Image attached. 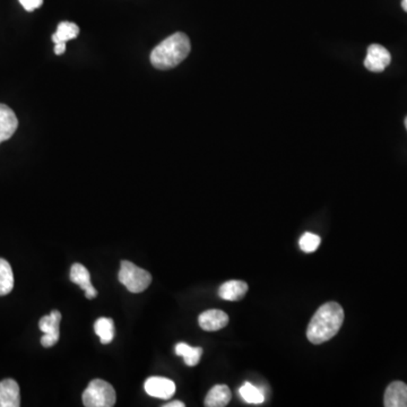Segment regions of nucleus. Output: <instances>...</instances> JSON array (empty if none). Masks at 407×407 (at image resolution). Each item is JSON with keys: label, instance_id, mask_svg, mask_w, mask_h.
I'll return each instance as SVG.
<instances>
[{"label": "nucleus", "instance_id": "f257e3e1", "mask_svg": "<svg viewBox=\"0 0 407 407\" xmlns=\"http://www.w3.org/2000/svg\"><path fill=\"white\" fill-rule=\"evenodd\" d=\"M344 310L337 302L322 305L311 318L307 328V337L312 344L328 342L337 335L344 322Z\"/></svg>", "mask_w": 407, "mask_h": 407}, {"label": "nucleus", "instance_id": "f03ea898", "mask_svg": "<svg viewBox=\"0 0 407 407\" xmlns=\"http://www.w3.org/2000/svg\"><path fill=\"white\" fill-rule=\"evenodd\" d=\"M190 50L189 37L182 32H177L153 49L151 62L160 71L172 69L186 59Z\"/></svg>", "mask_w": 407, "mask_h": 407}, {"label": "nucleus", "instance_id": "7ed1b4c3", "mask_svg": "<svg viewBox=\"0 0 407 407\" xmlns=\"http://www.w3.org/2000/svg\"><path fill=\"white\" fill-rule=\"evenodd\" d=\"M116 401L114 388L101 379L92 380L83 393V404L86 407H111Z\"/></svg>", "mask_w": 407, "mask_h": 407}, {"label": "nucleus", "instance_id": "20e7f679", "mask_svg": "<svg viewBox=\"0 0 407 407\" xmlns=\"http://www.w3.org/2000/svg\"><path fill=\"white\" fill-rule=\"evenodd\" d=\"M118 278L119 282L131 293L144 292L152 283V275L148 271L128 260H122L120 264Z\"/></svg>", "mask_w": 407, "mask_h": 407}, {"label": "nucleus", "instance_id": "39448f33", "mask_svg": "<svg viewBox=\"0 0 407 407\" xmlns=\"http://www.w3.org/2000/svg\"><path fill=\"white\" fill-rule=\"evenodd\" d=\"M60 322H61V314L58 310H52L50 314L42 317L40 319V331L43 333L41 344L45 348H51L59 341Z\"/></svg>", "mask_w": 407, "mask_h": 407}, {"label": "nucleus", "instance_id": "423d86ee", "mask_svg": "<svg viewBox=\"0 0 407 407\" xmlns=\"http://www.w3.org/2000/svg\"><path fill=\"white\" fill-rule=\"evenodd\" d=\"M391 61V56L389 51L380 45H371L367 48V57H365V66L367 71L372 73H382L389 66Z\"/></svg>", "mask_w": 407, "mask_h": 407}, {"label": "nucleus", "instance_id": "0eeeda50", "mask_svg": "<svg viewBox=\"0 0 407 407\" xmlns=\"http://www.w3.org/2000/svg\"><path fill=\"white\" fill-rule=\"evenodd\" d=\"M144 388L148 395L156 399H170L175 393V382L163 377H151L145 382Z\"/></svg>", "mask_w": 407, "mask_h": 407}, {"label": "nucleus", "instance_id": "6e6552de", "mask_svg": "<svg viewBox=\"0 0 407 407\" xmlns=\"http://www.w3.org/2000/svg\"><path fill=\"white\" fill-rule=\"evenodd\" d=\"M198 324L204 331H220L229 324V316L224 311L218 309L204 311L203 314L198 317Z\"/></svg>", "mask_w": 407, "mask_h": 407}, {"label": "nucleus", "instance_id": "1a4fd4ad", "mask_svg": "<svg viewBox=\"0 0 407 407\" xmlns=\"http://www.w3.org/2000/svg\"><path fill=\"white\" fill-rule=\"evenodd\" d=\"M71 281L84 290L85 295L88 299H94L98 295V291L90 282V271L82 264H73L71 266Z\"/></svg>", "mask_w": 407, "mask_h": 407}, {"label": "nucleus", "instance_id": "9d476101", "mask_svg": "<svg viewBox=\"0 0 407 407\" xmlns=\"http://www.w3.org/2000/svg\"><path fill=\"white\" fill-rule=\"evenodd\" d=\"M384 405L386 407H407V384L394 382L384 391Z\"/></svg>", "mask_w": 407, "mask_h": 407}, {"label": "nucleus", "instance_id": "9b49d317", "mask_svg": "<svg viewBox=\"0 0 407 407\" xmlns=\"http://www.w3.org/2000/svg\"><path fill=\"white\" fill-rule=\"evenodd\" d=\"M18 127L16 114L11 107L0 105V144L8 141Z\"/></svg>", "mask_w": 407, "mask_h": 407}, {"label": "nucleus", "instance_id": "f8f14e48", "mask_svg": "<svg viewBox=\"0 0 407 407\" xmlns=\"http://www.w3.org/2000/svg\"><path fill=\"white\" fill-rule=\"evenodd\" d=\"M20 405V387L14 379L0 382V407H18Z\"/></svg>", "mask_w": 407, "mask_h": 407}, {"label": "nucleus", "instance_id": "ddd939ff", "mask_svg": "<svg viewBox=\"0 0 407 407\" xmlns=\"http://www.w3.org/2000/svg\"><path fill=\"white\" fill-rule=\"evenodd\" d=\"M248 292V284L242 281H229L218 288V295L226 301H239Z\"/></svg>", "mask_w": 407, "mask_h": 407}, {"label": "nucleus", "instance_id": "4468645a", "mask_svg": "<svg viewBox=\"0 0 407 407\" xmlns=\"http://www.w3.org/2000/svg\"><path fill=\"white\" fill-rule=\"evenodd\" d=\"M232 394L226 384H216L209 390L205 399V406L224 407L231 401Z\"/></svg>", "mask_w": 407, "mask_h": 407}, {"label": "nucleus", "instance_id": "2eb2a0df", "mask_svg": "<svg viewBox=\"0 0 407 407\" xmlns=\"http://www.w3.org/2000/svg\"><path fill=\"white\" fill-rule=\"evenodd\" d=\"M94 331L102 344H110L114 338V322L111 318H99L94 325Z\"/></svg>", "mask_w": 407, "mask_h": 407}, {"label": "nucleus", "instance_id": "dca6fc26", "mask_svg": "<svg viewBox=\"0 0 407 407\" xmlns=\"http://www.w3.org/2000/svg\"><path fill=\"white\" fill-rule=\"evenodd\" d=\"M175 354L179 356H182L188 367H195L201 361V354H203V348H191L186 343H179L175 346Z\"/></svg>", "mask_w": 407, "mask_h": 407}, {"label": "nucleus", "instance_id": "f3484780", "mask_svg": "<svg viewBox=\"0 0 407 407\" xmlns=\"http://www.w3.org/2000/svg\"><path fill=\"white\" fill-rule=\"evenodd\" d=\"M79 28L71 22H61L57 28L56 33L52 35V41L57 43H66L69 40L78 37Z\"/></svg>", "mask_w": 407, "mask_h": 407}, {"label": "nucleus", "instance_id": "a211bd4d", "mask_svg": "<svg viewBox=\"0 0 407 407\" xmlns=\"http://www.w3.org/2000/svg\"><path fill=\"white\" fill-rule=\"evenodd\" d=\"M14 288V274L7 260L0 258V295H7Z\"/></svg>", "mask_w": 407, "mask_h": 407}, {"label": "nucleus", "instance_id": "6ab92c4d", "mask_svg": "<svg viewBox=\"0 0 407 407\" xmlns=\"http://www.w3.org/2000/svg\"><path fill=\"white\" fill-rule=\"evenodd\" d=\"M239 393H240L241 399L247 401L248 404H263L264 401H265V395H264L263 391L250 382L242 384L239 389Z\"/></svg>", "mask_w": 407, "mask_h": 407}, {"label": "nucleus", "instance_id": "aec40b11", "mask_svg": "<svg viewBox=\"0 0 407 407\" xmlns=\"http://www.w3.org/2000/svg\"><path fill=\"white\" fill-rule=\"evenodd\" d=\"M320 242H322V239H320L319 235L307 232L302 237H300L299 244L302 252H314L320 246Z\"/></svg>", "mask_w": 407, "mask_h": 407}, {"label": "nucleus", "instance_id": "412c9836", "mask_svg": "<svg viewBox=\"0 0 407 407\" xmlns=\"http://www.w3.org/2000/svg\"><path fill=\"white\" fill-rule=\"evenodd\" d=\"M26 11H33L42 6L43 0H18Z\"/></svg>", "mask_w": 407, "mask_h": 407}, {"label": "nucleus", "instance_id": "4be33fe9", "mask_svg": "<svg viewBox=\"0 0 407 407\" xmlns=\"http://www.w3.org/2000/svg\"><path fill=\"white\" fill-rule=\"evenodd\" d=\"M66 51V43H57L56 47H54V54H65Z\"/></svg>", "mask_w": 407, "mask_h": 407}, {"label": "nucleus", "instance_id": "5701e85b", "mask_svg": "<svg viewBox=\"0 0 407 407\" xmlns=\"http://www.w3.org/2000/svg\"><path fill=\"white\" fill-rule=\"evenodd\" d=\"M164 407H184V403L182 401H172V403H169V404L164 405Z\"/></svg>", "mask_w": 407, "mask_h": 407}, {"label": "nucleus", "instance_id": "b1692460", "mask_svg": "<svg viewBox=\"0 0 407 407\" xmlns=\"http://www.w3.org/2000/svg\"><path fill=\"white\" fill-rule=\"evenodd\" d=\"M401 7L407 13V0H401Z\"/></svg>", "mask_w": 407, "mask_h": 407}, {"label": "nucleus", "instance_id": "393cba45", "mask_svg": "<svg viewBox=\"0 0 407 407\" xmlns=\"http://www.w3.org/2000/svg\"><path fill=\"white\" fill-rule=\"evenodd\" d=\"M405 127H406L407 129V117L406 119H405Z\"/></svg>", "mask_w": 407, "mask_h": 407}]
</instances>
